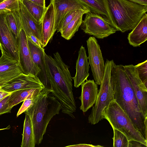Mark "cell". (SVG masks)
I'll return each instance as SVG.
<instances>
[{"label": "cell", "mask_w": 147, "mask_h": 147, "mask_svg": "<svg viewBox=\"0 0 147 147\" xmlns=\"http://www.w3.org/2000/svg\"><path fill=\"white\" fill-rule=\"evenodd\" d=\"M111 79L115 100L127 115L136 129L147 140V117L144 115L139 109L124 65L113 63Z\"/></svg>", "instance_id": "cell-1"}, {"label": "cell", "mask_w": 147, "mask_h": 147, "mask_svg": "<svg viewBox=\"0 0 147 147\" xmlns=\"http://www.w3.org/2000/svg\"><path fill=\"white\" fill-rule=\"evenodd\" d=\"M54 57L45 53L47 72L53 91L51 93L59 102L61 111L74 118L76 106L73 92L72 78L69 67L63 62L58 52Z\"/></svg>", "instance_id": "cell-2"}, {"label": "cell", "mask_w": 147, "mask_h": 147, "mask_svg": "<svg viewBox=\"0 0 147 147\" xmlns=\"http://www.w3.org/2000/svg\"><path fill=\"white\" fill-rule=\"evenodd\" d=\"M61 109L58 100L52 93L43 89L32 105L24 112L31 121L36 145L41 143L50 121L59 114Z\"/></svg>", "instance_id": "cell-3"}, {"label": "cell", "mask_w": 147, "mask_h": 147, "mask_svg": "<svg viewBox=\"0 0 147 147\" xmlns=\"http://www.w3.org/2000/svg\"><path fill=\"white\" fill-rule=\"evenodd\" d=\"M107 19L117 31L132 30L147 11V5L128 0H103Z\"/></svg>", "instance_id": "cell-4"}, {"label": "cell", "mask_w": 147, "mask_h": 147, "mask_svg": "<svg viewBox=\"0 0 147 147\" xmlns=\"http://www.w3.org/2000/svg\"><path fill=\"white\" fill-rule=\"evenodd\" d=\"M103 119L109 122L112 128L123 133L129 141L139 142L147 146V140L136 129L127 115L114 100L104 109Z\"/></svg>", "instance_id": "cell-5"}, {"label": "cell", "mask_w": 147, "mask_h": 147, "mask_svg": "<svg viewBox=\"0 0 147 147\" xmlns=\"http://www.w3.org/2000/svg\"><path fill=\"white\" fill-rule=\"evenodd\" d=\"M113 60L107 59L105 69L100 88L94 106L88 117L89 123L95 125L103 119L104 109L115 100L111 79V69L114 62Z\"/></svg>", "instance_id": "cell-6"}, {"label": "cell", "mask_w": 147, "mask_h": 147, "mask_svg": "<svg viewBox=\"0 0 147 147\" xmlns=\"http://www.w3.org/2000/svg\"><path fill=\"white\" fill-rule=\"evenodd\" d=\"M85 14L80 26L81 29L85 33L102 39L117 31L107 19L100 15L90 11Z\"/></svg>", "instance_id": "cell-7"}, {"label": "cell", "mask_w": 147, "mask_h": 147, "mask_svg": "<svg viewBox=\"0 0 147 147\" xmlns=\"http://www.w3.org/2000/svg\"><path fill=\"white\" fill-rule=\"evenodd\" d=\"M88 59L95 83L100 85L104 75L105 65L100 47L96 38L90 37L86 41Z\"/></svg>", "instance_id": "cell-8"}, {"label": "cell", "mask_w": 147, "mask_h": 147, "mask_svg": "<svg viewBox=\"0 0 147 147\" xmlns=\"http://www.w3.org/2000/svg\"><path fill=\"white\" fill-rule=\"evenodd\" d=\"M17 40L18 64L22 73L26 75L30 74L36 76L40 70L33 61L28 44L27 36L23 29L20 32Z\"/></svg>", "instance_id": "cell-9"}, {"label": "cell", "mask_w": 147, "mask_h": 147, "mask_svg": "<svg viewBox=\"0 0 147 147\" xmlns=\"http://www.w3.org/2000/svg\"><path fill=\"white\" fill-rule=\"evenodd\" d=\"M29 47L33 61L40 71L36 76L43 85L45 90L51 93L53 91L51 81L47 69L45 50L27 36Z\"/></svg>", "instance_id": "cell-10"}, {"label": "cell", "mask_w": 147, "mask_h": 147, "mask_svg": "<svg viewBox=\"0 0 147 147\" xmlns=\"http://www.w3.org/2000/svg\"><path fill=\"white\" fill-rule=\"evenodd\" d=\"M125 72L134 89L139 107L145 117H147V88L140 78L135 65L124 66Z\"/></svg>", "instance_id": "cell-11"}, {"label": "cell", "mask_w": 147, "mask_h": 147, "mask_svg": "<svg viewBox=\"0 0 147 147\" xmlns=\"http://www.w3.org/2000/svg\"><path fill=\"white\" fill-rule=\"evenodd\" d=\"M0 45L6 54L18 61L17 40L6 22L5 14H0Z\"/></svg>", "instance_id": "cell-12"}, {"label": "cell", "mask_w": 147, "mask_h": 147, "mask_svg": "<svg viewBox=\"0 0 147 147\" xmlns=\"http://www.w3.org/2000/svg\"><path fill=\"white\" fill-rule=\"evenodd\" d=\"M1 87L3 90L9 92L31 88L44 89L43 85L36 76L22 73Z\"/></svg>", "instance_id": "cell-13"}, {"label": "cell", "mask_w": 147, "mask_h": 147, "mask_svg": "<svg viewBox=\"0 0 147 147\" xmlns=\"http://www.w3.org/2000/svg\"><path fill=\"white\" fill-rule=\"evenodd\" d=\"M53 3L55 12V30L69 12L78 10H90L79 0H51Z\"/></svg>", "instance_id": "cell-14"}, {"label": "cell", "mask_w": 147, "mask_h": 147, "mask_svg": "<svg viewBox=\"0 0 147 147\" xmlns=\"http://www.w3.org/2000/svg\"><path fill=\"white\" fill-rule=\"evenodd\" d=\"M81 85L82 92L79 98L81 103L80 108L85 113L95 103L98 90L97 84L93 80L87 79Z\"/></svg>", "instance_id": "cell-15"}, {"label": "cell", "mask_w": 147, "mask_h": 147, "mask_svg": "<svg viewBox=\"0 0 147 147\" xmlns=\"http://www.w3.org/2000/svg\"><path fill=\"white\" fill-rule=\"evenodd\" d=\"M55 12L53 4L50 3L47 7L42 20L41 47L47 46L55 32Z\"/></svg>", "instance_id": "cell-16"}, {"label": "cell", "mask_w": 147, "mask_h": 147, "mask_svg": "<svg viewBox=\"0 0 147 147\" xmlns=\"http://www.w3.org/2000/svg\"><path fill=\"white\" fill-rule=\"evenodd\" d=\"M85 47L81 46L78 51V57L76 61L75 75L72 77L74 81V86L76 88L83 84L89 76L90 68Z\"/></svg>", "instance_id": "cell-17"}, {"label": "cell", "mask_w": 147, "mask_h": 147, "mask_svg": "<svg viewBox=\"0 0 147 147\" xmlns=\"http://www.w3.org/2000/svg\"><path fill=\"white\" fill-rule=\"evenodd\" d=\"M0 80L12 79L22 73L18 62L6 54L0 45Z\"/></svg>", "instance_id": "cell-18"}, {"label": "cell", "mask_w": 147, "mask_h": 147, "mask_svg": "<svg viewBox=\"0 0 147 147\" xmlns=\"http://www.w3.org/2000/svg\"><path fill=\"white\" fill-rule=\"evenodd\" d=\"M18 11L22 26L29 28L40 43L41 47L42 23L40 24L34 19L24 5L22 0H18Z\"/></svg>", "instance_id": "cell-19"}, {"label": "cell", "mask_w": 147, "mask_h": 147, "mask_svg": "<svg viewBox=\"0 0 147 147\" xmlns=\"http://www.w3.org/2000/svg\"><path fill=\"white\" fill-rule=\"evenodd\" d=\"M129 44L134 47H139L147 40V14L145 13L127 36Z\"/></svg>", "instance_id": "cell-20"}, {"label": "cell", "mask_w": 147, "mask_h": 147, "mask_svg": "<svg viewBox=\"0 0 147 147\" xmlns=\"http://www.w3.org/2000/svg\"><path fill=\"white\" fill-rule=\"evenodd\" d=\"M89 11H90L87 10H80L74 18L60 32L61 36L68 40L71 39L80 26L83 20V15Z\"/></svg>", "instance_id": "cell-21"}, {"label": "cell", "mask_w": 147, "mask_h": 147, "mask_svg": "<svg viewBox=\"0 0 147 147\" xmlns=\"http://www.w3.org/2000/svg\"><path fill=\"white\" fill-rule=\"evenodd\" d=\"M24 123L21 147H34L35 144L30 119L26 113Z\"/></svg>", "instance_id": "cell-22"}, {"label": "cell", "mask_w": 147, "mask_h": 147, "mask_svg": "<svg viewBox=\"0 0 147 147\" xmlns=\"http://www.w3.org/2000/svg\"><path fill=\"white\" fill-rule=\"evenodd\" d=\"M5 16L9 27L17 40L20 32L22 29L18 10L6 13Z\"/></svg>", "instance_id": "cell-23"}, {"label": "cell", "mask_w": 147, "mask_h": 147, "mask_svg": "<svg viewBox=\"0 0 147 147\" xmlns=\"http://www.w3.org/2000/svg\"><path fill=\"white\" fill-rule=\"evenodd\" d=\"M38 89L40 88L20 90L12 92L9 95L8 100L9 107L12 109L13 106L24 101L30 94Z\"/></svg>", "instance_id": "cell-24"}, {"label": "cell", "mask_w": 147, "mask_h": 147, "mask_svg": "<svg viewBox=\"0 0 147 147\" xmlns=\"http://www.w3.org/2000/svg\"><path fill=\"white\" fill-rule=\"evenodd\" d=\"M22 1L32 17L38 23H41L47 7H44L38 5L29 0Z\"/></svg>", "instance_id": "cell-25"}, {"label": "cell", "mask_w": 147, "mask_h": 147, "mask_svg": "<svg viewBox=\"0 0 147 147\" xmlns=\"http://www.w3.org/2000/svg\"><path fill=\"white\" fill-rule=\"evenodd\" d=\"M86 6L90 12L94 13L107 19V13L103 0H79Z\"/></svg>", "instance_id": "cell-26"}, {"label": "cell", "mask_w": 147, "mask_h": 147, "mask_svg": "<svg viewBox=\"0 0 147 147\" xmlns=\"http://www.w3.org/2000/svg\"><path fill=\"white\" fill-rule=\"evenodd\" d=\"M43 89H38L35 92L30 94L23 101V104L19 109L17 114V117L24 113L33 104L36 97Z\"/></svg>", "instance_id": "cell-27"}, {"label": "cell", "mask_w": 147, "mask_h": 147, "mask_svg": "<svg viewBox=\"0 0 147 147\" xmlns=\"http://www.w3.org/2000/svg\"><path fill=\"white\" fill-rule=\"evenodd\" d=\"M18 0H5L0 3V14H6L18 10Z\"/></svg>", "instance_id": "cell-28"}, {"label": "cell", "mask_w": 147, "mask_h": 147, "mask_svg": "<svg viewBox=\"0 0 147 147\" xmlns=\"http://www.w3.org/2000/svg\"><path fill=\"white\" fill-rule=\"evenodd\" d=\"M113 131V147H128L129 140L121 132L112 128Z\"/></svg>", "instance_id": "cell-29"}, {"label": "cell", "mask_w": 147, "mask_h": 147, "mask_svg": "<svg viewBox=\"0 0 147 147\" xmlns=\"http://www.w3.org/2000/svg\"><path fill=\"white\" fill-rule=\"evenodd\" d=\"M138 76L147 88V60L135 65Z\"/></svg>", "instance_id": "cell-30"}, {"label": "cell", "mask_w": 147, "mask_h": 147, "mask_svg": "<svg viewBox=\"0 0 147 147\" xmlns=\"http://www.w3.org/2000/svg\"><path fill=\"white\" fill-rule=\"evenodd\" d=\"M80 10L72 11L68 13L59 24L57 29V32H61L76 16Z\"/></svg>", "instance_id": "cell-31"}, {"label": "cell", "mask_w": 147, "mask_h": 147, "mask_svg": "<svg viewBox=\"0 0 147 147\" xmlns=\"http://www.w3.org/2000/svg\"><path fill=\"white\" fill-rule=\"evenodd\" d=\"M9 95L5 97L0 101V115L11 112L12 108L9 107L8 103Z\"/></svg>", "instance_id": "cell-32"}, {"label": "cell", "mask_w": 147, "mask_h": 147, "mask_svg": "<svg viewBox=\"0 0 147 147\" xmlns=\"http://www.w3.org/2000/svg\"><path fill=\"white\" fill-rule=\"evenodd\" d=\"M143 144L136 141L132 140L129 141L128 147H147Z\"/></svg>", "instance_id": "cell-33"}, {"label": "cell", "mask_w": 147, "mask_h": 147, "mask_svg": "<svg viewBox=\"0 0 147 147\" xmlns=\"http://www.w3.org/2000/svg\"><path fill=\"white\" fill-rule=\"evenodd\" d=\"M66 147H102L103 146L99 145H94L92 144H80L73 145L67 146Z\"/></svg>", "instance_id": "cell-34"}, {"label": "cell", "mask_w": 147, "mask_h": 147, "mask_svg": "<svg viewBox=\"0 0 147 147\" xmlns=\"http://www.w3.org/2000/svg\"><path fill=\"white\" fill-rule=\"evenodd\" d=\"M11 93L3 90L0 86V101L5 97L10 95Z\"/></svg>", "instance_id": "cell-35"}, {"label": "cell", "mask_w": 147, "mask_h": 147, "mask_svg": "<svg viewBox=\"0 0 147 147\" xmlns=\"http://www.w3.org/2000/svg\"><path fill=\"white\" fill-rule=\"evenodd\" d=\"M30 1L38 5L46 7L45 0H30Z\"/></svg>", "instance_id": "cell-36"}, {"label": "cell", "mask_w": 147, "mask_h": 147, "mask_svg": "<svg viewBox=\"0 0 147 147\" xmlns=\"http://www.w3.org/2000/svg\"><path fill=\"white\" fill-rule=\"evenodd\" d=\"M141 5H147V0H128Z\"/></svg>", "instance_id": "cell-37"}, {"label": "cell", "mask_w": 147, "mask_h": 147, "mask_svg": "<svg viewBox=\"0 0 147 147\" xmlns=\"http://www.w3.org/2000/svg\"><path fill=\"white\" fill-rule=\"evenodd\" d=\"M11 80L9 79L0 80V86L5 84Z\"/></svg>", "instance_id": "cell-38"}, {"label": "cell", "mask_w": 147, "mask_h": 147, "mask_svg": "<svg viewBox=\"0 0 147 147\" xmlns=\"http://www.w3.org/2000/svg\"><path fill=\"white\" fill-rule=\"evenodd\" d=\"M3 0H0V3L3 2Z\"/></svg>", "instance_id": "cell-39"}, {"label": "cell", "mask_w": 147, "mask_h": 147, "mask_svg": "<svg viewBox=\"0 0 147 147\" xmlns=\"http://www.w3.org/2000/svg\"><path fill=\"white\" fill-rule=\"evenodd\" d=\"M29 0V1H30V0Z\"/></svg>", "instance_id": "cell-40"}, {"label": "cell", "mask_w": 147, "mask_h": 147, "mask_svg": "<svg viewBox=\"0 0 147 147\" xmlns=\"http://www.w3.org/2000/svg\"></svg>", "instance_id": "cell-41"}]
</instances>
